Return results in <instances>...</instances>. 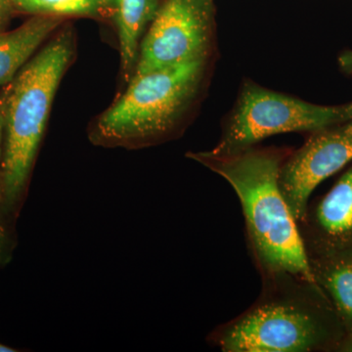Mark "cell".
I'll return each mask as SVG.
<instances>
[{
	"instance_id": "obj_1",
	"label": "cell",
	"mask_w": 352,
	"mask_h": 352,
	"mask_svg": "<svg viewBox=\"0 0 352 352\" xmlns=\"http://www.w3.org/2000/svg\"><path fill=\"white\" fill-rule=\"evenodd\" d=\"M289 155L254 146L231 156L210 157L203 152L187 156L221 176L235 191L263 278L288 274L317 284L298 222L280 188V170Z\"/></svg>"
},
{
	"instance_id": "obj_2",
	"label": "cell",
	"mask_w": 352,
	"mask_h": 352,
	"mask_svg": "<svg viewBox=\"0 0 352 352\" xmlns=\"http://www.w3.org/2000/svg\"><path fill=\"white\" fill-rule=\"evenodd\" d=\"M263 279L249 310L214 331L212 342L226 352H309L340 344L342 324L317 284L284 274Z\"/></svg>"
},
{
	"instance_id": "obj_3",
	"label": "cell",
	"mask_w": 352,
	"mask_h": 352,
	"mask_svg": "<svg viewBox=\"0 0 352 352\" xmlns=\"http://www.w3.org/2000/svg\"><path fill=\"white\" fill-rule=\"evenodd\" d=\"M73 57L72 32H61L8 85L0 177L3 214H16L24 201L52 102Z\"/></svg>"
},
{
	"instance_id": "obj_4",
	"label": "cell",
	"mask_w": 352,
	"mask_h": 352,
	"mask_svg": "<svg viewBox=\"0 0 352 352\" xmlns=\"http://www.w3.org/2000/svg\"><path fill=\"white\" fill-rule=\"evenodd\" d=\"M207 60L133 74L126 92L102 113L90 139L104 147L140 148L170 135L196 100Z\"/></svg>"
},
{
	"instance_id": "obj_5",
	"label": "cell",
	"mask_w": 352,
	"mask_h": 352,
	"mask_svg": "<svg viewBox=\"0 0 352 352\" xmlns=\"http://www.w3.org/2000/svg\"><path fill=\"white\" fill-rule=\"evenodd\" d=\"M352 119V103L322 106L245 82L210 157H226L285 132H318Z\"/></svg>"
},
{
	"instance_id": "obj_6",
	"label": "cell",
	"mask_w": 352,
	"mask_h": 352,
	"mask_svg": "<svg viewBox=\"0 0 352 352\" xmlns=\"http://www.w3.org/2000/svg\"><path fill=\"white\" fill-rule=\"evenodd\" d=\"M212 36V0H166L141 41L133 74L207 60Z\"/></svg>"
},
{
	"instance_id": "obj_7",
	"label": "cell",
	"mask_w": 352,
	"mask_h": 352,
	"mask_svg": "<svg viewBox=\"0 0 352 352\" xmlns=\"http://www.w3.org/2000/svg\"><path fill=\"white\" fill-rule=\"evenodd\" d=\"M351 161V120L314 132L298 151L289 153L282 164L279 183L298 223L307 214L314 190Z\"/></svg>"
},
{
	"instance_id": "obj_8",
	"label": "cell",
	"mask_w": 352,
	"mask_h": 352,
	"mask_svg": "<svg viewBox=\"0 0 352 352\" xmlns=\"http://www.w3.org/2000/svg\"><path fill=\"white\" fill-rule=\"evenodd\" d=\"M298 226L305 248L352 249V168Z\"/></svg>"
},
{
	"instance_id": "obj_9",
	"label": "cell",
	"mask_w": 352,
	"mask_h": 352,
	"mask_svg": "<svg viewBox=\"0 0 352 352\" xmlns=\"http://www.w3.org/2000/svg\"><path fill=\"white\" fill-rule=\"evenodd\" d=\"M305 249L315 281L332 305L346 335H351L352 249Z\"/></svg>"
},
{
	"instance_id": "obj_10",
	"label": "cell",
	"mask_w": 352,
	"mask_h": 352,
	"mask_svg": "<svg viewBox=\"0 0 352 352\" xmlns=\"http://www.w3.org/2000/svg\"><path fill=\"white\" fill-rule=\"evenodd\" d=\"M61 23L57 16L34 15L13 31L0 32V88L12 82Z\"/></svg>"
},
{
	"instance_id": "obj_11",
	"label": "cell",
	"mask_w": 352,
	"mask_h": 352,
	"mask_svg": "<svg viewBox=\"0 0 352 352\" xmlns=\"http://www.w3.org/2000/svg\"><path fill=\"white\" fill-rule=\"evenodd\" d=\"M160 0H119L117 15L120 62L126 80H131L138 61L139 46L151 24Z\"/></svg>"
},
{
	"instance_id": "obj_12",
	"label": "cell",
	"mask_w": 352,
	"mask_h": 352,
	"mask_svg": "<svg viewBox=\"0 0 352 352\" xmlns=\"http://www.w3.org/2000/svg\"><path fill=\"white\" fill-rule=\"evenodd\" d=\"M15 10L32 15L94 16L100 10L97 0H11Z\"/></svg>"
},
{
	"instance_id": "obj_13",
	"label": "cell",
	"mask_w": 352,
	"mask_h": 352,
	"mask_svg": "<svg viewBox=\"0 0 352 352\" xmlns=\"http://www.w3.org/2000/svg\"><path fill=\"white\" fill-rule=\"evenodd\" d=\"M0 210V267H3L12 259L14 242L11 234L4 223Z\"/></svg>"
},
{
	"instance_id": "obj_14",
	"label": "cell",
	"mask_w": 352,
	"mask_h": 352,
	"mask_svg": "<svg viewBox=\"0 0 352 352\" xmlns=\"http://www.w3.org/2000/svg\"><path fill=\"white\" fill-rule=\"evenodd\" d=\"M8 85L0 92V177H1L2 156H3L4 120H6V108Z\"/></svg>"
},
{
	"instance_id": "obj_15",
	"label": "cell",
	"mask_w": 352,
	"mask_h": 352,
	"mask_svg": "<svg viewBox=\"0 0 352 352\" xmlns=\"http://www.w3.org/2000/svg\"><path fill=\"white\" fill-rule=\"evenodd\" d=\"M15 10L11 0H0V32L10 19L11 14Z\"/></svg>"
},
{
	"instance_id": "obj_16",
	"label": "cell",
	"mask_w": 352,
	"mask_h": 352,
	"mask_svg": "<svg viewBox=\"0 0 352 352\" xmlns=\"http://www.w3.org/2000/svg\"><path fill=\"white\" fill-rule=\"evenodd\" d=\"M340 69L346 75H352V50H346L339 56Z\"/></svg>"
},
{
	"instance_id": "obj_17",
	"label": "cell",
	"mask_w": 352,
	"mask_h": 352,
	"mask_svg": "<svg viewBox=\"0 0 352 352\" xmlns=\"http://www.w3.org/2000/svg\"><path fill=\"white\" fill-rule=\"evenodd\" d=\"M101 9L104 10H110L116 12L118 6H119V0H97Z\"/></svg>"
},
{
	"instance_id": "obj_18",
	"label": "cell",
	"mask_w": 352,
	"mask_h": 352,
	"mask_svg": "<svg viewBox=\"0 0 352 352\" xmlns=\"http://www.w3.org/2000/svg\"><path fill=\"white\" fill-rule=\"evenodd\" d=\"M337 349H339L340 351L352 352V333L344 336L340 344H338Z\"/></svg>"
},
{
	"instance_id": "obj_19",
	"label": "cell",
	"mask_w": 352,
	"mask_h": 352,
	"mask_svg": "<svg viewBox=\"0 0 352 352\" xmlns=\"http://www.w3.org/2000/svg\"><path fill=\"white\" fill-rule=\"evenodd\" d=\"M18 351L17 349H14L12 347L4 346V344H0V352H15Z\"/></svg>"
},
{
	"instance_id": "obj_20",
	"label": "cell",
	"mask_w": 352,
	"mask_h": 352,
	"mask_svg": "<svg viewBox=\"0 0 352 352\" xmlns=\"http://www.w3.org/2000/svg\"><path fill=\"white\" fill-rule=\"evenodd\" d=\"M351 120V122H352V119Z\"/></svg>"
}]
</instances>
